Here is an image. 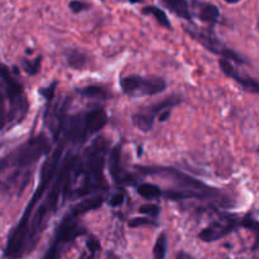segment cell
<instances>
[{
  "label": "cell",
  "instance_id": "603a6c76",
  "mask_svg": "<svg viewBox=\"0 0 259 259\" xmlns=\"http://www.w3.org/2000/svg\"><path fill=\"white\" fill-rule=\"evenodd\" d=\"M20 66H22L23 71L27 75L34 76L40 71V66H42V56H37L35 58H23L20 61Z\"/></svg>",
  "mask_w": 259,
  "mask_h": 259
},
{
  "label": "cell",
  "instance_id": "277c9868",
  "mask_svg": "<svg viewBox=\"0 0 259 259\" xmlns=\"http://www.w3.org/2000/svg\"><path fill=\"white\" fill-rule=\"evenodd\" d=\"M77 162L78 157L75 153H72L71 151L66 152L52 186L47 191L46 196L43 197L39 207L35 210L32 219H30L29 238H28L29 253H32L33 249L37 247L43 232L47 228L48 220L55 214L56 209H57L58 204H60L61 196L63 197V200H66V195H67L68 187H70L71 176H72V172Z\"/></svg>",
  "mask_w": 259,
  "mask_h": 259
},
{
  "label": "cell",
  "instance_id": "d4e9b609",
  "mask_svg": "<svg viewBox=\"0 0 259 259\" xmlns=\"http://www.w3.org/2000/svg\"><path fill=\"white\" fill-rule=\"evenodd\" d=\"M57 85H58L57 81H53L52 83H50V85L46 86V88L39 89V95L46 99L47 104L53 103V100H55V91H56V88H57Z\"/></svg>",
  "mask_w": 259,
  "mask_h": 259
},
{
  "label": "cell",
  "instance_id": "7a4b0ae2",
  "mask_svg": "<svg viewBox=\"0 0 259 259\" xmlns=\"http://www.w3.org/2000/svg\"><path fill=\"white\" fill-rule=\"evenodd\" d=\"M50 153L51 141L43 132L25 141L14 151L9 152L8 156L2 159L3 174L8 169L10 171L3 181V191L22 194L29 182L34 164Z\"/></svg>",
  "mask_w": 259,
  "mask_h": 259
},
{
  "label": "cell",
  "instance_id": "6da1fadb",
  "mask_svg": "<svg viewBox=\"0 0 259 259\" xmlns=\"http://www.w3.org/2000/svg\"><path fill=\"white\" fill-rule=\"evenodd\" d=\"M66 144L62 142H58V146L55 151L47 157V159L43 163L40 168V179L32 199L28 202L27 207L24 209L22 218L17 227L9 233L7 244L4 248V259H23L29 254V248H28V238H29V224L34 209L38 202L42 201L46 196L47 191L50 190L51 184H53L56 176L58 174L62 159L65 157Z\"/></svg>",
  "mask_w": 259,
  "mask_h": 259
},
{
  "label": "cell",
  "instance_id": "9a60e30c",
  "mask_svg": "<svg viewBox=\"0 0 259 259\" xmlns=\"http://www.w3.org/2000/svg\"><path fill=\"white\" fill-rule=\"evenodd\" d=\"M197 17L201 22L206 23L210 27L217 24L220 19V9L215 4H210V3H201L199 4V13Z\"/></svg>",
  "mask_w": 259,
  "mask_h": 259
},
{
  "label": "cell",
  "instance_id": "cb8c5ba5",
  "mask_svg": "<svg viewBox=\"0 0 259 259\" xmlns=\"http://www.w3.org/2000/svg\"><path fill=\"white\" fill-rule=\"evenodd\" d=\"M157 223L154 222L152 218H144V217H139V218H133V219L129 220L128 227L129 228H141V227H157Z\"/></svg>",
  "mask_w": 259,
  "mask_h": 259
},
{
  "label": "cell",
  "instance_id": "4fadbf2b",
  "mask_svg": "<svg viewBox=\"0 0 259 259\" xmlns=\"http://www.w3.org/2000/svg\"><path fill=\"white\" fill-rule=\"evenodd\" d=\"M109 172L115 184L131 185L134 177L121 167V144H116L109 154Z\"/></svg>",
  "mask_w": 259,
  "mask_h": 259
},
{
  "label": "cell",
  "instance_id": "2e32d148",
  "mask_svg": "<svg viewBox=\"0 0 259 259\" xmlns=\"http://www.w3.org/2000/svg\"><path fill=\"white\" fill-rule=\"evenodd\" d=\"M161 3L177 17L189 20V22L192 20V14L187 0H161Z\"/></svg>",
  "mask_w": 259,
  "mask_h": 259
},
{
  "label": "cell",
  "instance_id": "30bf717a",
  "mask_svg": "<svg viewBox=\"0 0 259 259\" xmlns=\"http://www.w3.org/2000/svg\"><path fill=\"white\" fill-rule=\"evenodd\" d=\"M185 30H186L187 34L191 38H194L195 40L200 43L202 47L206 48L210 52L215 53V55L220 56L222 58H225V60L233 61V62H237L239 65H243L245 63V61L243 60L242 56L239 53L235 52L234 50L229 48L228 46L224 45V42L219 39V38L215 35L214 30L211 28H199L196 25H187L185 27Z\"/></svg>",
  "mask_w": 259,
  "mask_h": 259
},
{
  "label": "cell",
  "instance_id": "e575fe53",
  "mask_svg": "<svg viewBox=\"0 0 259 259\" xmlns=\"http://www.w3.org/2000/svg\"><path fill=\"white\" fill-rule=\"evenodd\" d=\"M257 259H259V257H258V258H257Z\"/></svg>",
  "mask_w": 259,
  "mask_h": 259
},
{
  "label": "cell",
  "instance_id": "ba28073f",
  "mask_svg": "<svg viewBox=\"0 0 259 259\" xmlns=\"http://www.w3.org/2000/svg\"><path fill=\"white\" fill-rule=\"evenodd\" d=\"M2 99L8 104L7 109H2V129L5 131L22 123L28 114L29 101L22 82L13 75L7 65L2 66Z\"/></svg>",
  "mask_w": 259,
  "mask_h": 259
},
{
  "label": "cell",
  "instance_id": "ac0fdd59",
  "mask_svg": "<svg viewBox=\"0 0 259 259\" xmlns=\"http://www.w3.org/2000/svg\"><path fill=\"white\" fill-rule=\"evenodd\" d=\"M65 60L68 67L75 70H82L88 66L89 57L80 50H67L65 52Z\"/></svg>",
  "mask_w": 259,
  "mask_h": 259
},
{
  "label": "cell",
  "instance_id": "3957f363",
  "mask_svg": "<svg viewBox=\"0 0 259 259\" xmlns=\"http://www.w3.org/2000/svg\"><path fill=\"white\" fill-rule=\"evenodd\" d=\"M106 149L108 143L104 137H98L86 148L72 172L66 200L80 199L108 189V182L104 176Z\"/></svg>",
  "mask_w": 259,
  "mask_h": 259
},
{
  "label": "cell",
  "instance_id": "d6a6232c",
  "mask_svg": "<svg viewBox=\"0 0 259 259\" xmlns=\"http://www.w3.org/2000/svg\"><path fill=\"white\" fill-rule=\"evenodd\" d=\"M128 2L131 3V4H137V3L142 2V0H128Z\"/></svg>",
  "mask_w": 259,
  "mask_h": 259
},
{
  "label": "cell",
  "instance_id": "e0dca14e",
  "mask_svg": "<svg viewBox=\"0 0 259 259\" xmlns=\"http://www.w3.org/2000/svg\"><path fill=\"white\" fill-rule=\"evenodd\" d=\"M75 91L78 94V95L82 96V98L91 99V100L105 101L111 96L110 93H109L104 86H99V85H89V86H83V88H76Z\"/></svg>",
  "mask_w": 259,
  "mask_h": 259
},
{
  "label": "cell",
  "instance_id": "5bb4252c",
  "mask_svg": "<svg viewBox=\"0 0 259 259\" xmlns=\"http://www.w3.org/2000/svg\"><path fill=\"white\" fill-rule=\"evenodd\" d=\"M219 66H220V70L223 71V73H224L225 76H228V77H230L232 80H234L235 82L239 83V85L242 86V88H244L245 90L259 94L258 81L254 80V78L249 77V76L242 75V73L238 72L229 60L222 58V60H219Z\"/></svg>",
  "mask_w": 259,
  "mask_h": 259
},
{
  "label": "cell",
  "instance_id": "f1b7e54d",
  "mask_svg": "<svg viewBox=\"0 0 259 259\" xmlns=\"http://www.w3.org/2000/svg\"><path fill=\"white\" fill-rule=\"evenodd\" d=\"M86 245H88V248H89V252H91L93 254H95L96 252H99V250H100V244H99L98 240L94 239V238H91V239L86 243Z\"/></svg>",
  "mask_w": 259,
  "mask_h": 259
},
{
  "label": "cell",
  "instance_id": "44dd1931",
  "mask_svg": "<svg viewBox=\"0 0 259 259\" xmlns=\"http://www.w3.org/2000/svg\"><path fill=\"white\" fill-rule=\"evenodd\" d=\"M240 228L250 230L255 234V243L253 245V250H257L259 248V222L255 220L250 214H247L240 219Z\"/></svg>",
  "mask_w": 259,
  "mask_h": 259
},
{
  "label": "cell",
  "instance_id": "1f68e13d",
  "mask_svg": "<svg viewBox=\"0 0 259 259\" xmlns=\"http://www.w3.org/2000/svg\"><path fill=\"white\" fill-rule=\"evenodd\" d=\"M224 2L229 3V4H237V3L242 2V0H224Z\"/></svg>",
  "mask_w": 259,
  "mask_h": 259
},
{
  "label": "cell",
  "instance_id": "7402d4cb",
  "mask_svg": "<svg viewBox=\"0 0 259 259\" xmlns=\"http://www.w3.org/2000/svg\"><path fill=\"white\" fill-rule=\"evenodd\" d=\"M168 249V239L166 233H161L153 247V259H166Z\"/></svg>",
  "mask_w": 259,
  "mask_h": 259
},
{
  "label": "cell",
  "instance_id": "52a82bcc",
  "mask_svg": "<svg viewBox=\"0 0 259 259\" xmlns=\"http://www.w3.org/2000/svg\"><path fill=\"white\" fill-rule=\"evenodd\" d=\"M108 123V114L103 108L90 109L67 115L61 123L56 142L67 144H82L100 132Z\"/></svg>",
  "mask_w": 259,
  "mask_h": 259
},
{
  "label": "cell",
  "instance_id": "8fae6325",
  "mask_svg": "<svg viewBox=\"0 0 259 259\" xmlns=\"http://www.w3.org/2000/svg\"><path fill=\"white\" fill-rule=\"evenodd\" d=\"M181 103V96H169V98L164 99V100L159 101V103L139 109L137 113H134L132 115V123H133V125L138 131L143 132V133H148V132H151L153 129L154 119L158 118L164 110H167V109H174L175 106L180 105Z\"/></svg>",
  "mask_w": 259,
  "mask_h": 259
},
{
  "label": "cell",
  "instance_id": "f546056e",
  "mask_svg": "<svg viewBox=\"0 0 259 259\" xmlns=\"http://www.w3.org/2000/svg\"><path fill=\"white\" fill-rule=\"evenodd\" d=\"M171 114H172V109H167V110H164L163 113L158 116V120L161 121V123H164V121L168 120L169 116H171Z\"/></svg>",
  "mask_w": 259,
  "mask_h": 259
},
{
  "label": "cell",
  "instance_id": "4dcf8cb0",
  "mask_svg": "<svg viewBox=\"0 0 259 259\" xmlns=\"http://www.w3.org/2000/svg\"><path fill=\"white\" fill-rule=\"evenodd\" d=\"M176 259H194V258H192V255L189 254V253H186V252H180L179 254H177Z\"/></svg>",
  "mask_w": 259,
  "mask_h": 259
},
{
  "label": "cell",
  "instance_id": "5b68a950",
  "mask_svg": "<svg viewBox=\"0 0 259 259\" xmlns=\"http://www.w3.org/2000/svg\"><path fill=\"white\" fill-rule=\"evenodd\" d=\"M137 169L142 175L147 176H161L172 180L176 185H179V190H168L164 192V197L172 201H182V200L197 199V200H219L227 202L228 197L225 196L222 190L214 189L207 186L204 182L184 174L172 167L164 166H137Z\"/></svg>",
  "mask_w": 259,
  "mask_h": 259
},
{
  "label": "cell",
  "instance_id": "4316f807",
  "mask_svg": "<svg viewBox=\"0 0 259 259\" xmlns=\"http://www.w3.org/2000/svg\"><path fill=\"white\" fill-rule=\"evenodd\" d=\"M124 199H125V195H124L123 192H116L115 195H113V196L109 199L108 205L111 207H119L124 202Z\"/></svg>",
  "mask_w": 259,
  "mask_h": 259
},
{
  "label": "cell",
  "instance_id": "83f0119b",
  "mask_svg": "<svg viewBox=\"0 0 259 259\" xmlns=\"http://www.w3.org/2000/svg\"><path fill=\"white\" fill-rule=\"evenodd\" d=\"M68 8L71 9V12L77 14V13H81L83 12V10L88 9L89 5L86 4V3L80 2V0H72V2H70V4H68Z\"/></svg>",
  "mask_w": 259,
  "mask_h": 259
},
{
  "label": "cell",
  "instance_id": "7c38bea8",
  "mask_svg": "<svg viewBox=\"0 0 259 259\" xmlns=\"http://www.w3.org/2000/svg\"><path fill=\"white\" fill-rule=\"evenodd\" d=\"M238 228H240V219H237L233 215H223L219 220L212 222L209 227L202 229L200 232L199 238L202 242L206 243L217 242V240L232 234Z\"/></svg>",
  "mask_w": 259,
  "mask_h": 259
},
{
  "label": "cell",
  "instance_id": "9c48e42d",
  "mask_svg": "<svg viewBox=\"0 0 259 259\" xmlns=\"http://www.w3.org/2000/svg\"><path fill=\"white\" fill-rule=\"evenodd\" d=\"M119 86L124 95L129 98H146V96H154L163 93L167 89V82L164 78L146 77L139 75L124 76L119 80Z\"/></svg>",
  "mask_w": 259,
  "mask_h": 259
},
{
  "label": "cell",
  "instance_id": "ffe728a7",
  "mask_svg": "<svg viewBox=\"0 0 259 259\" xmlns=\"http://www.w3.org/2000/svg\"><path fill=\"white\" fill-rule=\"evenodd\" d=\"M142 13L146 15H153L159 25L167 28V29H172V24L171 22H169L168 17H167L164 10L161 9V8L156 7V5H149V7H144L143 9H142Z\"/></svg>",
  "mask_w": 259,
  "mask_h": 259
},
{
  "label": "cell",
  "instance_id": "836d02e7",
  "mask_svg": "<svg viewBox=\"0 0 259 259\" xmlns=\"http://www.w3.org/2000/svg\"><path fill=\"white\" fill-rule=\"evenodd\" d=\"M258 152H259V148H258Z\"/></svg>",
  "mask_w": 259,
  "mask_h": 259
},
{
  "label": "cell",
  "instance_id": "484cf974",
  "mask_svg": "<svg viewBox=\"0 0 259 259\" xmlns=\"http://www.w3.org/2000/svg\"><path fill=\"white\" fill-rule=\"evenodd\" d=\"M139 212L143 215H148L149 218H157L161 212V207L156 204H144L139 207Z\"/></svg>",
  "mask_w": 259,
  "mask_h": 259
},
{
  "label": "cell",
  "instance_id": "8992f818",
  "mask_svg": "<svg viewBox=\"0 0 259 259\" xmlns=\"http://www.w3.org/2000/svg\"><path fill=\"white\" fill-rule=\"evenodd\" d=\"M103 204L104 197L101 195H96V196L90 197V199L77 202L75 206L71 207L70 211L63 217L60 225L56 229L52 244L50 245L43 259H58L60 248L68 244V243L75 242L78 237H81V235L86 233V229L80 224L78 219L83 214H86V212L99 209Z\"/></svg>",
  "mask_w": 259,
  "mask_h": 259
},
{
  "label": "cell",
  "instance_id": "d6986e66",
  "mask_svg": "<svg viewBox=\"0 0 259 259\" xmlns=\"http://www.w3.org/2000/svg\"><path fill=\"white\" fill-rule=\"evenodd\" d=\"M137 192H138L139 196H142L146 200H156L163 196V191H162L161 187L154 184H148V182L138 185L137 186Z\"/></svg>",
  "mask_w": 259,
  "mask_h": 259
}]
</instances>
